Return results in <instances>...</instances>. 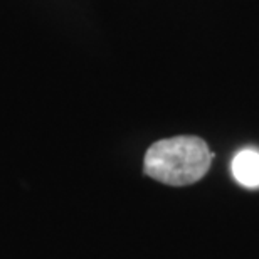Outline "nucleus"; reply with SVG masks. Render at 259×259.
I'll return each mask as SVG.
<instances>
[{
	"instance_id": "nucleus-2",
	"label": "nucleus",
	"mask_w": 259,
	"mask_h": 259,
	"mask_svg": "<svg viewBox=\"0 0 259 259\" xmlns=\"http://www.w3.org/2000/svg\"><path fill=\"white\" fill-rule=\"evenodd\" d=\"M231 172L236 182L247 189H259V150L244 148L234 155Z\"/></svg>"
},
{
	"instance_id": "nucleus-1",
	"label": "nucleus",
	"mask_w": 259,
	"mask_h": 259,
	"mask_svg": "<svg viewBox=\"0 0 259 259\" xmlns=\"http://www.w3.org/2000/svg\"><path fill=\"white\" fill-rule=\"evenodd\" d=\"M212 152L199 137H174L153 143L145 153L143 170L167 185H190L207 174Z\"/></svg>"
}]
</instances>
